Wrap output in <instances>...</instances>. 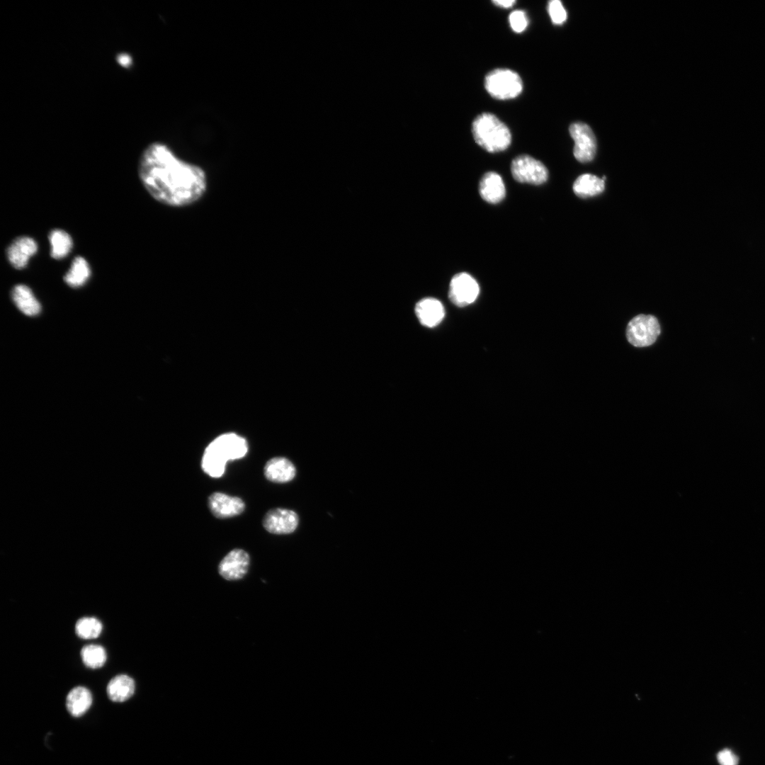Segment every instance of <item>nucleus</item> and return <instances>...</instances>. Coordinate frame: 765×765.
Listing matches in <instances>:
<instances>
[{"instance_id": "obj_1", "label": "nucleus", "mask_w": 765, "mask_h": 765, "mask_svg": "<svg viewBox=\"0 0 765 765\" xmlns=\"http://www.w3.org/2000/svg\"><path fill=\"white\" fill-rule=\"evenodd\" d=\"M138 175L155 200L173 208L197 203L208 186L207 174L201 166L181 159L162 142H153L144 148Z\"/></svg>"}, {"instance_id": "obj_2", "label": "nucleus", "mask_w": 765, "mask_h": 765, "mask_svg": "<svg viewBox=\"0 0 765 765\" xmlns=\"http://www.w3.org/2000/svg\"><path fill=\"white\" fill-rule=\"evenodd\" d=\"M472 133L477 144L492 153L506 149L511 142L509 128L490 113H483L475 118Z\"/></svg>"}, {"instance_id": "obj_3", "label": "nucleus", "mask_w": 765, "mask_h": 765, "mask_svg": "<svg viewBox=\"0 0 765 765\" xmlns=\"http://www.w3.org/2000/svg\"><path fill=\"white\" fill-rule=\"evenodd\" d=\"M484 87L492 97L508 100L517 97L522 92L523 82L516 72L509 69H496L486 75Z\"/></svg>"}, {"instance_id": "obj_4", "label": "nucleus", "mask_w": 765, "mask_h": 765, "mask_svg": "<svg viewBox=\"0 0 765 765\" xmlns=\"http://www.w3.org/2000/svg\"><path fill=\"white\" fill-rule=\"evenodd\" d=\"M659 334V324L657 318L650 314H639L633 317L626 329L628 341L637 347L652 345Z\"/></svg>"}, {"instance_id": "obj_5", "label": "nucleus", "mask_w": 765, "mask_h": 765, "mask_svg": "<svg viewBox=\"0 0 765 765\" xmlns=\"http://www.w3.org/2000/svg\"><path fill=\"white\" fill-rule=\"evenodd\" d=\"M511 171L514 178L520 183L540 185L548 178V171L540 161L528 155H520L511 162Z\"/></svg>"}, {"instance_id": "obj_6", "label": "nucleus", "mask_w": 765, "mask_h": 765, "mask_svg": "<svg viewBox=\"0 0 765 765\" xmlns=\"http://www.w3.org/2000/svg\"><path fill=\"white\" fill-rule=\"evenodd\" d=\"M480 287L476 280L467 273L455 275L450 283L448 297L458 307L467 306L477 298Z\"/></svg>"}, {"instance_id": "obj_7", "label": "nucleus", "mask_w": 765, "mask_h": 765, "mask_svg": "<svg viewBox=\"0 0 765 765\" xmlns=\"http://www.w3.org/2000/svg\"><path fill=\"white\" fill-rule=\"evenodd\" d=\"M574 141V155L582 163L591 161L596 154V142L591 129L585 123H574L570 127Z\"/></svg>"}, {"instance_id": "obj_8", "label": "nucleus", "mask_w": 765, "mask_h": 765, "mask_svg": "<svg viewBox=\"0 0 765 765\" xmlns=\"http://www.w3.org/2000/svg\"><path fill=\"white\" fill-rule=\"evenodd\" d=\"M205 449L227 462L244 457L247 453L248 446L244 438L228 433L217 437Z\"/></svg>"}, {"instance_id": "obj_9", "label": "nucleus", "mask_w": 765, "mask_h": 765, "mask_svg": "<svg viewBox=\"0 0 765 765\" xmlns=\"http://www.w3.org/2000/svg\"><path fill=\"white\" fill-rule=\"evenodd\" d=\"M298 522V516L294 511L276 508L266 514L263 526L271 533L288 534L297 528Z\"/></svg>"}, {"instance_id": "obj_10", "label": "nucleus", "mask_w": 765, "mask_h": 765, "mask_svg": "<svg viewBox=\"0 0 765 765\" xmlns=\"http://www.w3.org/2000/svg\"><path fill=\"white\" fill-rule=\"evenodd\" d=\"M38 249V244L34 239L21 236L13 239L7 247L6 257L13 268L23 269L28 265L30 259L37 253Z\"/></svg>"}, {"instance_id": "obj_11", "label": "nucleus", "mask_w": 765, "mask_h": 765, "mask_svg": "<svg viewBox=\"0 0 765 765\" xmlns=\"http://www.w3.org/2000/svg\"><path fill=\"white\" fill-rule=\"evenodd\" d=\"M249 556L242 549H234L227 554L219 564L220 574L227 580H237L247 572Z\"/></svg>"}, {"instance_id": "obj_12", "label": "nucleus", "mask_w": 765, "mask_h": 765, "mask_svg": "<svg viewBox=\"0 0 765 765\" xmlns=\"http://www.w3.org/2000/svg\"><path fill=\"white\" fill-rule=\"evenodd\" d=\"M208 506L215 517L226 518L240 514L244 510L245 505L239 497L214 492L209 497Z\"/></svg>"}, {"instance_id": "obj_13", "label": "nucleus", "mask_w": 765, "mask_h": 765, "mask_svg": "<svg viewBox=\"0 0 765 765\" xmlns=\"http://www.w3.org/2000/svg\"><path fill=\"white\" fill-rule=\"evenodd\" d=\"M479 192L482 198L487 203L496 204L501 202L506 195L501 176L494 171L484 174L479 184Z\"/></svg>"}, {"instance_id": "obj_14", "label": "nucleus", "mask_w": 765, "mask_h": 765, "mask_svg": "<svg viewBox=\"0 0 765 765\" xmlns=\"http://www.w3.org/2000/svg\"><path fill=\"white\" fill-rule=\"evenodd\" d=\"M415 312L421 324L428 327L438 325L445 314L442 303L432 298H424L418 302Z\"/></svg>"}, {"instance_id": "obj_15", "label": "nucleus", "mask_w": 765, "mask_h": 765, "mask_svg": "<svg viewBox=\"0 0 765 765\" xmlns=\"http://www.w3.org/2000/svg\"><path fill=\"white\" fill-rule=\"evenodd\" d=\"M264 475L269 481L284 483L291 481L295 476L296 469L293 463L283 457L270 459L264 466Z\"/></svg>"}, {"instance_id": "obj_16", "label": "nucleus", "mask_w": 765, "mask_h": 765, "mask_svg": "<svg viewBox=\"0 0 765 765\" xmlns=\"http://www.w3.org/2000/svg\"><path fill=\"white\" fill-rule=\"evenodd\" d=\"M135 691L134 679L124 674H118L108 683L106 693L113 702L122 703L130 699Z\"/></svg>"}, {"instance_id": "obj_17", "label": "nucleus", "mask_w": 765, "mask_h": 765, "mask_svg": "<svg viewBox=\"0 0 765 765\" xmlns=\"http://www.w3.org/2000/svg\"><path fill=\"white\" fill-rule=\"evenodd\" d=\"M11 298L18 310L28 316H35L41 311V305L31 289L24 285H15L11 290Z\"/></svg>"}, {"instance_id": "obj_18", "label": "nucleus", "mask_w": 765, "mask_h": 765, "mask_svg": "<svg viewBox=\"0 0 765 765\" xmlns=\"http://www.w3.org/2000/svg\"><path fill=\"white\" fill-rule=\"evenodd\" d=\"M93 701L91 691L85 686H78L68 693L66 708L74 717L79 718L86 713Z\"/></svg>"}, {"instance_id": "obj_19", "label": "nucleus", "mask_w": 765, "mask_h": 765, "mask_svg": "<svg viewBox=\"0 0 765 765\" xmlns=\"http://www.w3.org/2000/svg\"><path fill=\"white\" fill-rule=\"evenodd\" d=\"M91 276V268L87 261L82 256H76L69 269L64 276V282L72 288L84 285Z\"/></svg>"}, {"instance_id": "obj_20", "label": "nucleus", "mask_w": 765, "mask_h": 765, "mask_svg": "<svg viewBox=\"0 0 765 765\" xmlns=\"http://www.w3.org/2000/svg\"><path fill=\"white\" fill-rule=\"evenodd\" d=\"M604 180L596 176L585 174L579 176L573 184L574 193L581 198L596 196L604 190Z\"/></svg>"}, {"instance_id": "obj_21", "label": "nucleus", "mask_w": 765, "mask_h": 765, "mask_svg": "<svg viewBox=\"0 0 765 765\" xmlns=\"http://www.w3.org/2000/svg\"><path fill=\"white\" fill-rule=\"evenodd\" d=\"M48 239L51 246L50 256L55 259L66 257L73 247L72 237L63 230H52L49 234Z\"/></svg>"}, {"instance_id": "obj_22", "label": "nucleus", "mask_w": 765, "mask_h": 765, "mask_svg": "<svg viewBox=\"0 0 765 765\" xmlns=\"http://www.w3.org/2000/svg\"><path fill=\"white\" fill-rule=\"evenodd\" d=\"M80 656L83 664L92 669L101 668L107 660L105 648L97 644L84 645L80 651Z\"/></svg>"}, {"instance_id": "obj_23", "label": "nucleus", "mask_w": 765, "mask_h": 765, "mask_svg": "<svg viewBox=\"0 0 765 765\" xmlns=\"http://www.w3.org/2000/svg\"><path fill=\"white\" fill-rule=\"evenodd\" d=\"M76 635L83 640L97 638L102 633L103 624L94 616H84L79 618L75 623Z\"/></svg>"}, {"instance_id": "obj_24", "label": "nucleus", "mask_w": 765, "mask_h": 765, "mask_svg": "<svg viewBox=\"0 0 765 765\" xmlns=\"http://www.w3.org/2000/svg\"><path fill=\"white\" fill-rule=\"evenodd\" d=\"M226 461L213 452L205 450L201 466L203 471L212 477H221L225 468Z\"/></svg>"}, {"instance_id": "obj_25", "label": "nucleus", "mask_w": 765, "mask_h": 765, "mask_svg": "<svg viewBox=\"0 0 765 765\" xmlns=\"http://www.w3.org/2000/svg\"><path fill=\"white\" fill-rule=\"evenodd\" d=\"M548 11L552 22L555 25H561L567 19L566 10L561 1L558 0L549 1Z\"/></svg>"}, {"instance_id": "obj_26", "label": "nucleus", "mask_w": 765, "mask_h": 765, "mask_svg": "<svg viewBox=\"0 0 765 765\" xmlns=\"http://www.w3.org/2000/svg\"><path fill=\"white\" fill-rule=\"evenodd\" d=\"M509 22L515 33H522L528 26V21L526 13L521 10L512 11L509 16Z\"/></svg>"}, {"instance_id": "obj_27", "label": "nucleus", "mask_w": 765, "mask_h": 765, "mask_svg": "<svg viewBox=\"0 0 765 765\" xmlns=\"http://www.w3.org/2000/svg\"><path fill=\"white\" fill-rule=\"evenodd\" d=\"M717 759L720 765H737V756L730 749H725L717 755Z\"/></svg>"}, {"instance_id": "obj_28", "label": "nucleus", "mask_w": 765, "mask_h": 765, "mask_svg": "<svg viewBox=\"0 0 765 765\" xmlns=\"http://www.w3.org/2000/svg\"><path fill=\"white\" fill-rule=\"evenodd\" d=\"M116 60L117 62L123 67H130L132 62L131 56L126 52L118 54Z\"/></svg>"}, {"instance_id": "obj_29", "label": "nucleus", "mask_w": 765, "mask_h": 765, "mask_svg": "<svg viewBox=\"0 0 765 765\" xmlns=\"http://www.w3.org/2000/svg\"><path fill=\"white\" fill-rule=\"evenodd\" d=\"M492 3L497 6H499V7H501V8H509L512 7L514 6V4H516V1H514V0H494V1H492Z\"/></svg>"}]
</instances>
